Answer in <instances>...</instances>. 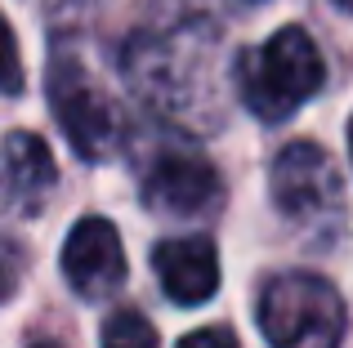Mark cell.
<instances>
[{"label": "cell", "instance_id": "6da1fadb", "mask_svg": "<svg viewBox=\"0 0 353 348\" xmlns=\"http://www.w3.org/2000/svg\"><path fill=\"white\" fill-rule=\"evenodd\" d=\"M327 80L322 54L304 27H282L264 50L241 58V103L259 121H286Z\"/></svg>", "mask_w": 353, "mask_h": 348}, {"label": "cell", "instance_id": "7a4b0ae2", "mask_svg": "<svg viewBox=\"0 0 353 348\" xmlns=\"http://www.w3.org/2000/svg\"><path fill=\"white\" fill-rule=\"evenodd\" d=\"M259 331L273 348H340L345 299L313 272H282L259 290Z\"/></svg>", "mask_w": 353, "mask_h": 348}, {"label": "cell", "instance_id": "3957f363", "mask_svg": "<svg viewBox=\"0 0 353 348\" xmlns=\"http://www.w3.org/2000/svg\"><path fill=\"white\" fill-rule=\"evenodd\" d=\"M50 107H54V116H59L63 134L72 139V148L85 161L112 157V148L121 143V112L77 58H54V67H50Z\"/></svg>", "mask_w": 353, "mask_h": 348}, {"label": "cell", "instance_id": "277c9868", "mask_svg": "<svg viewBox=\"0 0 353 348\" xmlns=\"http://www.w3.org/2000/svg\"><path fill=\"white\" fill-rule=\"evenodd\" d=\"M273 206L304 228H322L340 219V174L318 143H286L268 170Z\"/></svg>", "mask_w": 353, "mask_h": 348}, {"label": "cell", "instance_id": "5b68a950", "mask_svg": "<svg viewBox=\"0 0 353 348\" xmlns=\"http://www.w3.org/2000/svg\"><path fill=\"white\" fill-rule=\"evenodd\" d=\"M63 277L85 299H103L125 281V250H121V237L108 219L90 215L68 232V241H63Z\"/></svg>", "mask_w": 353, "mask_h": 348}, {"label": "cell", "instance_id": "8992f818", "mask_svg": "<svg viewBox=\"0 0 353 348\" xmlns=\"http://www.w3.org/2000/svg\"><path fill=\"white\" fill-rule=\"evenodd\" d=\"M152 268L161 281L165 299L183 308L206 304L219 290V250L206 237H170L152 250Z\"/></svg>", "mask_w": 353, "mask_h": 348}, {"label": "cell", "instance_id": "52a82bcc", "mask_svg": "<svg viewBox=\"0 0 353 348\" xmlns=\"http://www.w3.org/2000/svg\"><path fill=\"white\" fill-rule=\"evenodd\" d=\"M219 197V174L201 157H161L143 179V201L157 215H201Z\"/></svg>", "mask_w": 353, "mask_h": 348}, {"label": "cell", "instance_id": "ba28073f", "mask_svg": "<svg viewBox=\"0 0 353 348\" xmlns=\"http://www.w3.org/2000/svg\"><path fill=\"white\" fill-rule=\"evenodd\" d=\"M54 157L36 134L14 130L5 139V179H9V197L18 206H36L45 192L54 188Z\"/></svg>", "mask_w": 353, "mask_h": 348}, {"label": "cell", "instance_id": "9c48e42d", "mask_svg": "<svg viewBox=\"0 0 353 348\" xmlns=\"http://www.w3.org/2000/svg\"><path fill=\"white\" fill-rule=\"evenodd\" d=\"M103 348H157V331L143 313L134 308H121V313L108 317L103 326Z\"/></svg>", "mask_w": 353, "mask_h": 348}, {"label": "cell", "instance_id": "30bf717a", "mask_svg": "<svg viewBox=\"0 0 353 348\" xmlns=\"http://www.w3.org/2000/svg\"><path fill=\"white\" fill-rule=\"evenodd\" d=\"M179 348H237V335H233V331H224V326H206V331L183 335Z\"/></svg>", "mask_w": 353, "mask_h": 348}, {"label": "cell", "instance_id": "8fae6325", "mask_svg": "<svg viewBox=\"0 0 353 348\" xmlns=\"http://www.w3.org/2000/svg\"><path fill=\"white\" fill-rule=\"evenodd\" d=\"M5 54H9V72H5V89L9 94H18V85H23V72H18V41L14 32L5 36Z\"/></svg>", "mask_w": 353, "mask_h": 348}, {"label": "cell", "instance_id": "7c38bea8", "mask_svg": "<svg viewBox=\"0 0 353 348\" xmlns=\"http://www.w3.org/2000/svg\"><path fill=\"white\" fill-rule=\"evenodd\" d=\"M336 5H340V9H349V14H353V0H336Z\"/></svg>", "mask_w": 353, "mask_h": 348}, {"label": "cell", "instance_id": "4fadbf2b", "mask_svg": "<svg viewBox=\"0 0 353 348\" xmlns=\"http://www.w3.org/2000/svg\"><path fill=\"white\" fill-rule=\"evenodd\" d=\"M349 152H353V121H349Z\"/></svg>", "mask_w": 353, "mask_h": 348}, {"label": "cell", "instance_id": "5bb4252c", "mask_svg": "<svg viewBox=\"0 0 353 348\" xmlns=\"http://www.w3.org/2000/svg\"><path fill=\"white\" fill-rule=\"evenodd\" d=\"M32 348H59V344H32Z\"/></svg>", "mask_w": 353, "mask_h": 348}]
</instances>
